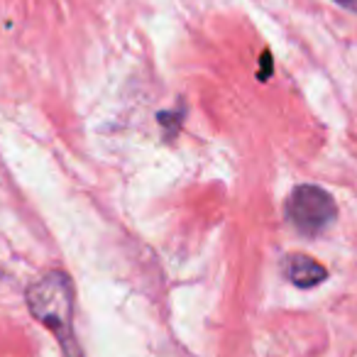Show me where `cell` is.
<instances>
[{
    "label": "cell",
    "instance_id": "cell-2",
    "mask_svg": "<svg viewBox=\"0 0 357 357\" xmlns=\"http://www.w3.org/2000/svg\"><path fill=\"white\" fill-rule=\"evenodd\" d=\"M337 215V206L328 191L318 186L303 184L291 191L287 201V218L294 228L306 238H316L333 225Z\"/></svg>",
    "mask_w": 357,
    "mask_h": 357
},
{
    "label": "cell",
    "instance_id": "cell-3",
    "mask_svg": "<svg viewBox=\"0 0 357 357\" xmlns=\"http://www.w3.org/2000/svg\"><path fill=\"white\" fill-rule=\"evenodd\" d=\"M282 269L287 279L298 289H313L326 282L328 272L321 262H316L308 255H287L282 262Z\"/></svg>",
    "mask_w": 357,
    "mask_h": 357
},
{
    "label": "cell",
    "instance_id": "cell-4",
    "mask_svg": "<svg viewBox=\"0 0 357 357\" xmlns=\"http://www.w3.org/2000/svg\"><path fill=\"white\" fill-rule=\"evenodd\" d=\"M337 6H342V8H347V10H352V13H357V0H335Z\"/></svg>",
    "mask_w": 357,
    "mask_h": 357
},
{
    "label": "cell",
    "instance_id": "cell-1",
    "mask_svg": "<svg viewBox=\"0 0 357 357\" xmlns=\"http://www.w3.org/2000/svg\"><path fill=\"white\" fill-rule=\"evenodd\" d=\"M27 308L59 340L66 357H84L74 335V284L64 272H47L27 287Z\"/></svg>",
    "mask_w": 357,
    "mask_h": 357
}]
</instances>
